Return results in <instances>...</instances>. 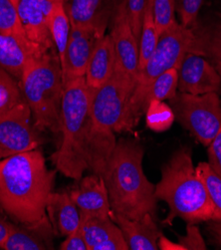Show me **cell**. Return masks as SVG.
Masks as SVG:
<instances>
[{
	"label": "cell",
	"mask_w": 221,
	"mask_h": 250,
	"mask_svg": "<svg viewBox=\"0 0 221 250\" xmlns=\"http://www.w3.org/2000/svg\"><path fill=\"white\" fill-rule=\"evenodd\" d=\"M136 80L115 67L112 77L100 88L92 90L88 135L89 167L103 176L117 145L119 132L135 89Z\"/></svg>",
	"instance_id": "cell-3"
},
{
	"label": "cell",
	"mask_w": 221,
	"mask_h": 250,
	"mask_svg": "<svg viewBox=\"0 0 221 250\" xmlns=\"http://www.w3.org/2000/svg\"><path fill=\"white\" fill-rule=\"evenodd\" d=\"M60 249L61 250H89L80 227L77 230L66 236V239L60 245Z\"/></svg>",
	"instance_id": "cell-35"
},
{
	"label": "cell",
	"mask_w": 221,
	"mask_h": 250,
	"mask_svg": "<svg viewBox=\"0 0 221 250\" xmlns=\"http://www.w3.org/2000/svg\"><path fill=\"white\" fill-rule=\"evenodd\" d=\"M156 196L169 208V224L176 217L191 224L212 219L211 202L188 148H180L162 167Z\"/></svg>",
	"instance_id": "cell-5"
},
{
	"label": "cell",
	"mask_w": 221,
	"mask_h": 250,
	"mask_svg": "<svg viewBox=\"0 0 221 250\" xmlns=\"http://www.w3.org/2000/svg\"><path fill=\"white\" fill-rule=\"evenodd\" d=\"M143 148L136 141L117 142L107 164L104 179L112 211L131 219H140L157 211L156 186L144 174Z\"/></svg>",
	"instance_id": "cell-2"
},
{
	"label": "cell",
	"mask_w": 221,
	"mask_h": 250,
	"mask_svg": "<svg viewBox=\"0 0 221 250\" xmlns=\"http://www.w3.org/2000/svg\"><path fill=\"white\" fill-rule=\"evenodd\" d=\"M180 92L204 95L220 91V77L216 68L203 56L187 52L179 67Z\"/></svg>",
	"instance_id": "cell-13"
},
{
	"label": "cell",
	"mask_w": 221,
	"mask_h": 250,
	"mask_svg": "<svg viewBox=\"0 0 221 250\" xmlns=\"http://www.w3.org/2000/svg\"><path fill=\"white\" fill-rule=\"evenodd\" d=\"M103 35L104 31L95 27L71 26L66 52L61 62L64 83L74 78L85 77L95 44Z\"/></svg>",
	"instance_id": "cell-12"
},
{
	"label": "cell",
	"mask_w": 221,
	"mask_h": 250,
	"mask_svg": "<svg viewBox=\"0 0 221 250\" xmlns=\"http://www.w3.org/2000/svg\"><path fill=\"white\" fill-rule=\"evenodd\" d=\"M144 113L147 128L157 133L168 130L176 121L175 113L169 104L159 100H152Z\"/></svg>",
	"instance_id": "cell-26"
},
{
	"label": "cell",
	"mask_w": 221,
	"mask_h": 250,
	"mask_svg": "<svg viewBox=\"0 0 221 250\" xmlns=\"http://www.w3.org/2000/svg\"><path fill=\"white\" fill-rule=\"evenodd\" d=\"M194 40L192 28L176 23L160 35L155 51L146 64L138 71L134 92L121 123L119 132L131 131L144 113L143 99L152 83L169 69L180 67L184 55L190 52Z\"/></svg>",
	"instance_id": "cell-7"
},
{
	"label": "cell",
	"mask_w": 221,
	"mask_h": 250,
	"mask_svg": "<svg viewBox=\"0 0 221 250\" xmlns=\"http://www.w3.org/2000/svg\"><path fill=\"white\" fill-rule=\"evenodd\" d=\"M40 133L25 102L0 114V160L39 147Z\"/></svg>",
	"instance_id": "cell-9"
},
{
	"label": "cell",
	"mask_w": 221,
	"mask_h": 250,
	"mask_svg": "<svg viewBox=\"0 0 221 250\" xmlns=\"http://www.w3.org/2000/svg\"><path fill=\"white\" fill-rule=\"evenodd\" d=\"M179 88V69L173 68L169 69L152 83L150 88L147 89L144 99H143V109L145 112L146 106L152 100H159V101H164V100L173 99Z\"/></svg>",
	"instance_id": "cell-25"
},
{
	"label": "cell",
	"mask_w": 221,
	"mask_h": 250,
	"mask_svg": "<svg viewBox=\"0 0 221 250\" xmlns=\"http://www.w3.org/2000/svg\"><path fill=\"white\" fill-rule=\"evenodd\" d=\"M208 164L221 177V129L208 145Z\"/></svg>",
	"instance_id": "cell-34"
},
{
	"label": "cell",
	"mask_w": 221,
	"mask_h": 250,
	"mask_svg": "<svg viewBox=\"0 0 221 250\" xmlns=\"http://www.w3.org/2000/svg\"><path fill=\"white\" fill-rule=\"evenodd\" d=\"M0 34L15 36L32 47L24 34L13 0H0Z\"/></svg>",
	"instance_id": "cell-28"
},
{
	"label": "cell",
	"mask_w": 221,
	"mask_h": 250,
	"mask_svg": "<svg viewBox=\"0 0 221 250\" xmlns=\"http://www.w3.org/2000/svg\"><path fill=\"white\" fill-rule=\"evenodd\" d=\"M215 68L219 74L220 77V90H221V63H215Z\"/></svg>",
	"instance_id": "cell-39"
},
{
	"label": "cell",
	"mask_w": 221,
	"mask_h": 250,
	"mask_svg": "<svg viewBox=\"0 0 221 250\" xmlns=\"http://www.w3.org/2000/svg\"><path fill=\"white\" fill-rule=\"evenodd\" d=\"M116 54L110 34L103 35L97 40L90 57L85 79L91 90L102 87L114 74Z\"/></svg>",
	"instance_id": "cell-18"
},
{
	"label": "cell",
	"mask_w": 221,
	"mask_h": 250,
	"mask_svg": "<svg viewBox=\"0 0 221 250\" xmlns=\"http://www.w3.org/2000/svg\"><path fill=\"white\" fill-rule=\"evenodd\" d=\"M55 231L46 214L32 223H11L8 235L1 247L4 250L53 249Z\"/></svg>",
	"instance_id": "cell-14"
},
{
	"label": "cell",
	"mask_w": 221,
	"mask_h": 250,
	"mask_svg": "<svg viewBox=\"0 0 221 250\" xmlns=\"http://www.w3.org/2000/svg\"><path fill=\"white\" fill-rule=\"evenodd\" d=\"M22 28L37 57L54 51L49 30V19L54 5L60 0H13ZM56 51V50H55Z\"/></svg>",
	"instance_id": "cell-10"
},
{
	"label": "cell",
	"mask_w": 221,
	"mask_h": 250,
	"mask_svg": "<svg viewBox=\"0 0 221 250\" xmlns=\"http://www.w3.org/2000/svg\"><path fill=\"white\" fill-rule=\"evenodd\" d=\"M49 30L61 64L64 59L71 31V23L66 11L65 0H60L54 5L49 19Z\"/></svg>",
	"instance_id": "cell-23"
},
{
	"label": "cell",
	"mask_w": 221,
	"mask_h": 250,
	"mask_svg": "<svg viewBox=\"0 0 221 250\" xmlns=\"http://www.w3.org/2000/svg\"><path fill=\"white\" fill-rule=\"evenodd\" d=\"M192 30L194 40L190 52L221 63V19L200 26L195 25Z\"/></svg>",
	"instance_id": "cell-22"
},
{
	"label": "cell",
	"mask_w": 221,
	"mask_h": 250,
	"mask_svg": "<svg viewBox=\"0 0 221 250\" xmlns=\"http://www.w3.org/2000/svg\"><path fill=\"white\" fill-rule=\"evenodd\" d=\"M80 229L89 250H129L124 235L111 216L81 213Z\"/></svg>",
	"instance_id": "cell-15"
},
{
	"label": "cell",
	"mask_w": 221,
	"mask_h": 250,
	"mask_svg": "<svg viewBox=\"0 0 221 250\" xmlns=\"http://www.w3.org/2000/svg\"><path fill=\"white\" fill-rule=\"evenodd\" d=\"M65 7L71 26L106 31L111 16L110 0H65Z\"/></svg>",
	"instance_id": "cell-19"
},
{
	"label": "cell",
	"mask_w": 221,
	"mask_h": 250,
	"mask_svg": "<svg viewBox=\"0 0 221 250\" xmlns=\"http://www.w3.org/2000/svg\"><path fill=\"white\" fill-rule=\"evenodd\" d=\"M19 85L36 129L59 133L64 80L57 52L31 57L24 68Z\"/></svg>",
	"instance_id": "cell-6"
},
{
	"label": "cell",
	"mask_w": 221,
	"mask_h": 250,
	"mask_svg": "<svg viewBox=\"0 0 221 250\" xmlns=\"http://www.w3.org/2000/svg\"><path fill=\"white\" fill-rule=\"evenodd\" d=\"M126 1L131 26L133 28L135 36L138 40H140L142 16L146 0H126Z\"/></svg>",
	"instance_id": "cell-32"
},
{
	"label": "cell",
	"mask_w": 221,
	"mask_h": 250,
	"mask_svg": "<svg viewBox=\"0 0 221 250\" xmlns=\"http://www.w3.org/2000/svg\"><path fill=\"white\" fill-rule=\"evenodd\" d=\"M179 243L183 250H204L205 242L195 224L188 223L186 228V235L179 236Z\"/></svg>",
	"instance_id": "cell-33"
},
{
	"label": "cell",
	"mask_w": 221,
	"mask_h": 250,
	"mask_svg": "<svg viewBox=\"0 0 221 250\" xmlns=\"http://www.w3.org/2000/svg\"><path fill=\"white\" fill-rule=\"evenodd\" d=\"M110 216L118 224L130 250H158L161 235L155 217L147 213L140 219H131L111 211Z\"/></svg>",
	"instance_id": "cell-17"
},
{
	"label": "cell",
	"mask_w": 221,
	"mask_h": 250,
	"mask_svg": "<svg viewBox=\"0 0 221 250\" xmlns=\"http://www.w3.org/2000/svg\"><path fill=\"white\" fill-rule=\"evenodd\" d=\"M31 57H36L34 49L27 43L11 35L0 34V67L20 82L24 68Z\"/></svg>",
	"instance_id": "cell-21"
},
{
	"label": "cell",
	"mask_w": 221,
	"mask_h": 250,
	"mask_svg": "<svg viewBox=\"0 0 221 250\" xmlns=\"http://www.w3.org/2000/svg\"><path fill=\"white\" fill-rule=\"evenodd\" d=\"M158 41L159 34L153 15L152 0H146L139 40V70L146 64L153 55Z\"/></svg>",
	"instance_id": "cell-24"
},
{
	"label": "cell",
	"mask_w": 221,
	"mask_h": 250,
	"mask_svg": "<svg viewBox=\"0 0 221 250\" xmlns=\"http://www.w3.org/2000/svg\"><path fill=\"white\" fill-rule=\"evenodd\" d=\"M55 176L37 148L0 160V204L17 222L38 221L47 214Z\"/></svg>",
	"instance_id": "cell-1"
},
{
	"label": "cell",
	"mask_w": 221,
	"mask_h": 250,
	"mask_svg": "<svg viewBox=\"0 0 221 250\" xmlns=\"http://www.w3.org/2000/svg\"><path fill=\"white\" fill-rule=\"evenodd\" d=\"M211 223L208 226V232L215 245L221 248V221L209 220Z\"/></svg>",
	"instance_id": "cell-37"
},
{
	"label": "cell",
	"mask_w": 221,
	"mask_h": 250,
	"mask_svg": "<svg viewBox=\"0 0 221 250\" xmlns=\"http://www.w3.org/2000/svg\"><path fill=\"white\" fill-rule=\"evenodd\" d=\"M11 223L12 222H10L8 220L6 211L2 208L1 204H0V248L2 247L6 237L8 235Z\"/></svg>",
	"instance_id": "cell-36"
},
{
	"label": "cell",
	"mask_w": 221,
	"mask_h": 250,
	"mask_svg": "<svg viewBox=\"0 0 221 250\" xmlns=\"http://www.w3.org/2000/svg\"><path fill=\"white\" fill-rule=\"evenodd\" d=\"M168 104L181 126L208 146L221 129V102L217 93L198 96L180 92Z\"/></svg>",
	"instance_id": "cell-8"
},
{
	"label": "cell",
	"mask_w": 221,
	"mask_h": 250,
	"mask_svg": "<svg viewBox=\"0 0 221 250\" xmlns=\"http://www.w3.org/2000/svg\"><path fill=\"white\" fill-rule=\"evenodd\" d=\"M70 196L81 213L94 216H110L111 206L104 179L98 174L80 180L79 186L72 188Z\"/></svg>",
	"instance_id": "cell-16"
},
{
	"label": "cell",
	"mask_w": 221,
	"mask_h": 250,
	"mask_svg": "<svg viewBox=\"0 0 221 250\" xmlns=\"http://www.w3.org/2000/svg\"><path fill=\"white\" fill-rule=\"evenodd\" d=\"M46 213L56 234L67 236L80 227L81 211L69 191H52L48 198Z\"/></svg>",
	"instance_id": "cell-20"
},
{
	"label": "cell",
	"mask_w": 221,
	"mask_h": 250,
	"mask_svg": "<svg viewBox=\"0 0 221 250\" xmlns=\"http://www.w3.org/2000/svg\"><path fill=\"white\" fill-rule=\"evenodd\" d=\"M112 24L110 35L116 54V68L136 80L139 71V40L131 26L126 0H121L116 6Z\"/></svg>",
	"instance_id": "cell-11"
},
{
	"label": "cell",
	"mask_w": 221,
	"mask_h": 250,
	"mask_svg": "<svg viewBox=\"0 0 221 250\" xmlns=\"http://www.w3.org/2000/svg\"><path fill=\"white\" fill-rule=\"evenodd\" d=\"M196 170L203 181L212 205L213 214L211 220L221 221V177L208 163H201L196 167Z\"/></svg>",
	"instance_id": "cell-27"
},
{
	"label": "cell",
	"mask_w": 221,
	"mask_h": 250,
	"mask_svg": "<svg viewBox=\"0 0 221 250\" xmlns=\"http://www.w3.org/2000/svg\"><path fill=\"white\" fill-rule=\"evenodd\" d=\"M159 249H166V250H183L180 243H174L167 238L163 237L162 234L159 239Z\"/></svg>",
	"instance_id": "cell-38"
},
{
	"label": "cell",
	"mask_w": 221,
	"mask_h": 250,
	"mask_svg": "<svg viewBox=\"0 0 221 250\" xmlns=\"http://www.w3.org/2000/svg\"><path fill=\"white\" fill-rule=\"evenodd\" d=\"M24 102L19 82L0 67V114Z\"/></svg>",
	"instance_id": "cell-29"
},
{
	"label": "cell",
	"mask_w": 221,
	"mask_h": 250,
	"mask_svg": "<svg viewBox=\"0 0 221 250\" xmlns=\"http://www.w3.org/2000/svg\"><path fill=\"white\" fill-rule=\"evenodd\" d=\"M153 15L159 37L177 23L175 0H152Z\"/></svg>",
	"instance_id": "cell-30"
},
{
	"label": "cell",
	"mask_w": 221,
	"mask_h": 250,
	"mask_svg": "<svg viewBox=\"0 0 221 250\" xmlns=\"http://www.w3.org/2000/svg\"><path fill=\"white\" fill-rule=\"evenodd\" d=\"M92 90L85 77L64 83L61 102L62 141L51 156L56 170L65 177L80 181L89 167L88 135Z\"/></svg>",
	"instance_id": "cell-4"
},
{
	"label": "cell",
	"mask_w": 221,
	"mask_h": 250,
	"mask_svg": "<svg viewBox=\"0 0 221 250\" xmlns=\"http://www.w3.org/2000/svg\"><path fill=\"white\" fill-rule=\"evenodd\" d=\"M202 3L203 0H175L176 11L182 26L187 28L195 26Z\"/></svg>",
	"instance_id": "cell-31"
}]
</instances>
